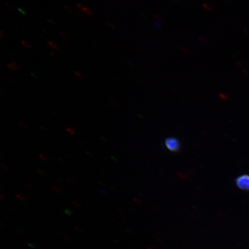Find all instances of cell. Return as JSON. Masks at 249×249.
I'll use <instances>...</instances> for the list:
<instances>
[{
    "label": "cell",
    "mask_w": 249,
    "mask_h": 249,
    "mask_svg": "<svg viewBox=\"0 0 249 249\" xmlns=\"http://www.w3.org/2000/svg\"><path fill=\"white\" fill-rule=\"evenodd\" d=\"M64 7L65 9H66L67 11H68V12H72V10H71V7H70V6H68V5H65L64 6Z\"/></svg>",
    "instance_id": "9"
},
{
    "label": "cell",
    "mask_w": 249,
    "mask_h": 249,
    "mask_svg": "<svg viewBox=\"0 0 249 249\" xmlns=\"http://www.w3.org/2000/svg\"><path fill=\"white\" fill-rule=\"evenodd\" d=\"M235 184L242 191H249V175L244 174L235 179Z\"/></svg>",
    "instance_id": "2"
},
{
    "label": "cell",
    "mask_w": 249,
    "mask_h": 249,
    "mask_svg": "<svg viewBox=\"0 0 249 249\" xmlns=\"http://www.w3.org/2000/svg\"><path fill=\"white\" fill-rule=\"evenodd\" d=\"M48 44L51 47L52 49H55V50H58L59 49V46L56 44L55 43L52 42V41H49Z\"/></svg>",
    "instance_id": "5"
},
{
    "label": "cell",
    "mask_w": 249,
    "mask_h": 249,
    "mask_svg": "<svg viewBox=\"0 0 249 249\" xmlns=\"http://www.w3.org/2000/svg\"><path fill=\"white\" fill-rule=\"evenodd\" d=\"M5 4L7 5L9 8H10L12 9H14L15 8L14 5L10 4V3L5 2Z\"/></svg>",
    "instance_id": "10"
},
{
    "label": "cell",
    "mask_w": 249,
    "mask_h": 249,
    "mask_svg": "<svg viewBox=\"0 0 249 249\" xmlns=\"http://www.w3.org/2000/svg\"><path fill=\"white\" fill-rule=\"evenodd\" d=\"M7 67L10 68L11 70L14 71H17L19 69L20 65L16 62H12L11 63H9L7 65Z\"/></svg>",
    "instance_id": "4"
},
{
    "label": "cell",
    "mask_w": 249,
    "mask_h": 249,
    "mask_svg": "<svg viewBox=\"0 0 249 249\" xmlns=\"http://www.w3.org/2000/svg\"><path fill=\"white\" fill-rule=\"evenodd\" d=\"M74 74H75V76L77 77L81 78L82 77V74L79 71H74Z\"/></svg>",
    "instance_id": "8"
},
{
    "label": "cell",
    "mask_w": 249,
    "mask_h": 249,
    "mask_svg": "<svg viewBox=\"0 0 249 249\" xmlns=\"http://www.w3.org/2000/svg\"><path fill=\"white\" fill-rule=\"evenodd\" d=\"M21 43H22L23 45L27 49L32 48V45H31V43L29 42L25 41V40H22L21 41Z\"/></svg>",
    "instance_id": "6"
},
{
    "label": "cell",
    "mask_w": 249,
    "mask_h": 249,
    "mask_svg": "<svg viewBox=\"0 0 249 249\" xmlns=\"http://www.w3.org/2000/svg\"><path fill=\"white\" fill-rule=\"evenodd\" d=\"M164 144L167 149L171 152H178L180 149V142L178 139L175 138H169L165 139Z\"/></svg>",
    "instance_id": "1"
},
{
    "label": "cell",
    "mask_w": 249,
    "mask_h": 249,
    "mask_svg": "<svg viewBox=\"0 0 249 249\" xmlns=\"http://www.w3.org/2000/svg\"><path fill=\"white\" fill-rule=\"evenodd\" d=\"M40 158L42 159V160H44V161H46V160H48V158H47L45 156L43 155H40Z\"/></svg>",
    "instance_id": "11"
},
{
    "label": "cell",
    "mask_w": 249,
    "mask_h": 249,
    "mask_svg": "<svg viewBox=\"0 0 249 249\" xmlns=\"http://www.w3.org/2000/svg\"><path fill=\"white\" fill-rule=\"evenodd\" d=\"M60 36H61L62 38H63L65 39L68 40L70 39L69 36H68L65 33L61 32Z\"/></svg>",
    "instance_id": "7"
},
{
    "label": "cell",
    "mask_w": 249,
    "mask_h": 249,
    "mask_svg": "<svg viewBox=\"0 0 249 249\" xmlns=\"http://www.w3.org/2000/svg\"><path fill=\"white\" fill-rule=\"evenodd\" d=\"M51 54L52 55H54V53L53 52H51Z\"/></svg>",
    "instance_id": "13"
},
{
    "label": "cell",
    "mask_w": 249,
    "mask_h": 249,
    "mask_svg": "<svg viewBox=\"0 0 249 249\" xmlns=\"http://www.w3.org/2000/svg\"><path fill=\"white\" fill-rule=\"evenodd\" d=\"M68 131L70 132L71 134H72V135H74V133H75V132H74V130L71 128H68L67 129Z\"/></svg>",
    "instance_id": "12"
},
{
    "label": "cell",
    "mask_w": 249,
    "mask_h": 249,
    "mask_svg": "<svg viewBox=\"0 0 249 249\" xmlns=\"http://www.w3.org/2000/svg\"><path fill=\"white\" fill-rule=\"evenodd\" d=\"M77 7L78 8L80 9L81 11L85 12V13L87 15H92V12L91 11V9H90L89 7H86L85 5L81 4H78L77 5Z\"/></svg>",
    "instance_id": "3"
}]
</instances>
